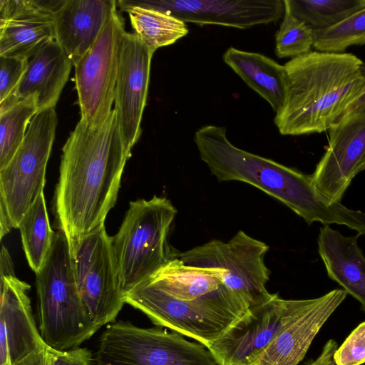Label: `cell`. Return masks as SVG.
Here are the masks:
<instances>
[{
    "mask_svg": "<svg viewBox=\"0 0 365 365\" xmlns=\"http://www.w3.org/2000/svg\"><path fill=\"white\" fill-rule=\"evenodd\" d=\"M130 156L114 108L100 125L77 123L62 148L54 195L56 218L68 243L104 224Z\"/></svg>",
    "mask_w": 365,
    "mask_h": 365,
    "instance_id": "6da1fadb",
    "label": "cell"
},
{
    "mask_svg": "<svg viewBox=\"0 0 365 365\" xmlns=\"http://www.w3.org/2000/svg\"><path fill=\"white\" fill-rule=\"evenodd\" d=\"M201 160L219 181H240L257 187L300 216L308 224L345 225L365 235V212L348 208L322 194L307 175L234 145L226 128L207 125L195 133Z\"/></svg>",
    "mask_w": 365,
    "mask_h": 365,
    "instance_id": "7a4b0ae2",
    "label": "cell"
},
{
    "mask_svg": "<svg viewBox=\"0 0 365 365\" xmlns=\"http://www.w3.org/2000/svg\"><path fill=\"white\" fill-rule=\"evenodd\" d=\"M363 61L349 53L310 51L284 65L285 96L274 122L280 134L329 130L357 99Z\"/></svg>",
    "mask_w": 365,
    "mask_h": 365,
    "instance_id": "3957f363",
    "label": "cell"
},
{
    "mask_svg": "<svg viewBox=\"0 0 365 365\" xmlns=\"http://www.w3.org/2000/svg\"><path fill=\"white\" fill-rule=\"evenodd\" d=\"M38 329L45 343L57 351L78 348L98 329L79 294L68 241L58 230L42 269L36 274Z\"/></svg>",
    "mask_w": 365,
    "mask_h": 365,
    "instance_id": "277c9868",
    "label": "cell"
},
{
    "mask_svg": "<svg viewBox=\"0 0 365 365\" xmlns=\"http://www.w3.org/2000/svg\"><path fill=\"white\" fill-rule=\"evenodd\" d=\"M176 214L165 197L130 202L118 232L112 237L123 295L177 257L168 242Z\"/></svg>",
    "mask_w": 365,
    "mask_h": 365,
    "instance_id": "5b68a950",
    "label": "cell"
},
{
    "mask_svg": "<svg viewBox=\"0 0 365 365\" xmlns=\"http://www.w3.org/2000/svg\"><path fill=\"white\" fill-rule=\"evenodd\" d=\"M58 123L55 108L38 111L8 165L0 170L1 239L19 223L46 185V171Z\"/></svg>",
    "mask_w": 365,
    "mask_h": 365,
    "instance_id": "8992f818",
    "label": "cell"
},
{
    "mask_svg": "<svg viewBox=\"0 0 365 365\" xmlns=\"http://www.w3.org/2000/svg\"><path fill=\"white\" fill-rule=\"evenodd\" d=\"M95 361L97 365H222L203 344L175 331L121 321L101 334Z\"/></svg>",
    "mask_w": 365,
    "mask_h": 365,
    "instance_id": "52a82bcc",
    "label": "cell"
},
{
    "mask_svg": "<svg viewBox=\"0 0 365 365\" xmlns=\"http://www.w3.org/2000/svg\"><path fill=\"white\" fill-rule=\"evenodd\" d=\"M124 300L155 325L192 338L207 348L249 313L199 301L178 299L148 279L127 292Z\"/></svg>",
    "mask_w": 365,
    "mask_h": 365,
    "instance_id": "ba28073f",
    "label": "cell"
},
{
    "mask_svg": "<svg viewBox=\"0 0 365 365\" xmlns=\"http://www.w3.org/2000/svg\"><path fill=\"white\" fill-rule=\"evenodd\" d=\"M268 250L264 242L240 230L227 242L213 240L177 257L187 265L220 269L225 284L251 309L272 296L266 288L271 274L264 263Z\"/></svg>",
    "mask_w": 365,
    "mask_h": 365,
    "instance_id": "9c48e42d",
    "label": "cell"
},
{
    "mask_svg": "<svg viewBox=\"0 0 365 365\" xmlns=\"http://www.w3.org/2000/svg\"><path fill=\"white\" fill-rule=\"evenodd\" d=\"M68 245L82 303L98 330L114 321L125 304L112 237L108 235L103 224Z\"/></svg>",
    "mask_w": 365,
    "mask_h": 365,
    "instance_id": "30bf717a",
    "label": "cell"
},
{
    "mask_svg": "<svg viewBox=\"0 0 365 365\" xmlns=\"http://www.w3.org/2000/svg\"><path fill=\"white\" fill-rule=\"evenodd\" d=\"M124 20L115 11L92 46L73 64L81 119L103 123L113 110Z\"/></svg>",
    "mask_w": 365,
    "mask_h": 365,
    "instance_id": "8fae6325",
    "label": "cell"
},
{
    "mask_svg": "<svg viewBox=\"0 0 365 365\" xmlns=\"http://www.w3.org/2000/svg\"><path fill=\"white\" fill-rule=\"evenodd\" d=\"M312 302L313 299H284L272 294L265 302L250 309L207 349L222 365H247Z\"/></svg>",
    "mask_w": 365,
    "mask_h": 365,
    "instance_id": "7c38bea8",
    "label": "cell"
},
{
    "mask_svg": "<svg viewBox=\"0 0 365 365\" xmlns=\"http://www.w3.org/2000/svg\"><path fill=\"white\" fill-rule=\"evenodd\" d=\"M117 6L123 11L130 6L154 9L185 23L239 29L276 22L285 9L284 0H120Z\"/></svg>",
    "mask_w": 365,
    "mask_h": 365,
    "instance_id": "4fadbf2b",
    "label": "cell"
},
{
    "mask_svg": "<svg viewBox=\"0 0 365 365\" xmlns=\"http://www.w3.org/2000/svg\"><path fill=\"white\" fill-rule=\"evenodd\" d=\"M365 170V106L346 114L329 130V145L312 177L326 197L341 202L354 177Z\"/></svg>",
    "mask_w": 365,
    "mask_h": 365,
    "instance_id": "5bb4252c",
    "label": "cell"
},
{
    "mask_svg": "<svg viewBox=\"0 0 365 365\" xmlns=\"http://www.w3.org/2000/svg\"><path fill=\"white\" fill-rule=\"evenodd\" d=\"M153 55L135 33H124L119 51L114 109L123 140L130 152L142 133Z\"/></svg>",
    "mask_w": 365,
    "mask_h": 365,
    "instance_id": "9a60e30c",
    "label": "cell"
},
{
    "mask_svg": "<svg viewBox=\"0 0 365 365\" xmlns=\"http://www.w3.org/2000/svg\"><path fill=\"white\" fill-rule=\"evenodd\" d=\"M0 277V365H14L48 346L33 316L31 286L14 274Z\"/></svg>",
    "mask_w": 365,
    "mask_h": 365,
    "instance_id": "2e32d148",
    "label": "cell"
},
{
    "mask_svg": "<svg viewBox=\"0 0 365 365\" xmlns=\"http://www.w3.org/2000/svg\"><path fill=\"white\" fill-rule=\"evenodd\" d=\"M347 294L343 289H335L314 298L247 365H298L322 327Z\"/></svg>",
    "mask_w": 365,
    "mask_h": 365,
    "instance_id": "e0dca14e",
    "label": "cell"
},
{
    "mask_svg": "<svg viewBox=\"0 0 365 365\" xmlns=\"http://www.w3.org/2000/svg\"><path fill=\"white\" fill-rule=\"evenodd\" d=\"M147 279L178 299L250 311L248 305L225 284L223 272L217 268L187 265L176 257Z\"/></svg>",
    "mask_w": 365,
    "mask_h": 365,
    "instance_id": "ac0fdd59",
    "label": "cell"
},
{
    "mask_svg": "<svg viewBox=\"0 0 365 365\" xmlns=\"http://www.w3.org/2000/svg\"><path fill=\"white\" fill-rule=\"evenodd\" d=\"M73 65L58 42L50 41L29 59L20 83L0 102V112L32 95L36 96L38 111L55 108Z\"/></svg>",
    "mask_w": 365,
    "mask_h": 365,
    "instance_id": "d6986e66",
    "label": "cell"
},
{
    "mask_svg": "<svg viewBox=\"0 0 365 365\" xmlns=\"http://www.w3.org/2000/svg\"><path fill=\"white\" fill-rule=\"evenodd\" d=\"M117 10L115 0H64L53 14L54 39L74 64Z\"/></svg>",
    "mask_w": 365,
    "mask_h": 365,
    "instance_id": "ffe728a7",
    "label": "cell"
},
{
    "mask_svg": "<svg viewBox=\"0 0 365 365\" xmlns=\"http://www.w3.org/2000/svg\"><path fill=\"white\" fill-rule=\"evenodd\" d=\"M359 236H345L324 225L317 245L329 277L359 302L365 312V256L357 243Z\"/></svg>",
    "mask_w": 365,
    "mask_h": 365,
    "instance_id": "44dd1931",
    "label": "cell"
},
{
    "mask_svg": "<svg viewBox=\"0 0 365 365\" xmlns=\"http://www.w3.org/2000/svg\"><path fill=\"white\" fill-rule=\"evenodd\" d=\"M222 58L275 113L281 108L286 88L284 66L263 54L234 47L227 48Z\"/></svg>",
    "mask_w": 365,
    "mask_h": 365,
    "instance_id": "7402d4cb",
    "label": "cell"
},
{
    "mask_svg": "<svg viewBox=\"0 0 365 365\" xmlns=\"http://www.w3.org/2000/svg\"><path fill=\"white\" fill-rule=\"evenodd\" d=\"M53 40V15L40 1L26 12L0 22V56L29 59Z\"/></svg>",
    "mask_w": 365,
    "mask_h": 365,
    "instance_id": "603a6c76",
    "label": "cell"
},
{
    "mask_svg": "<svg viewBox=\"0 0 365 365\" xmlns=\"http://www.w3.org/2000/svg\"><path fill=\"white\" fill-rule=\"evenodd\" d=\"M123 11L128 14L134 33L153 53L159 48L175 43L188 33L186 23L160 10L130 6Z\"/></svg>",
    "mask_w": 365,
    "mask_h": 365,
    "instance_id": "cb8c5ba5",
    "label": "cell"
},
{
    "mask_svg": "<svg viewBox=\"0 0 365 365\" xmlns=\"http://www.w3.org/2000/svg\"><path fill=\"white\" fill-rule=\"evenodd\" d=\"M18 228L28 264L37 274L48 257L56 233L50 225L43 192L25 213Z\"/></svg>",
    "mask_w": 365,
    "mask_h": 365,
    "instance_id": "d4e9b609",
    "label": "cell"
},
{
    "mask_svg": "<svg viewBox=\"0 0 365 365\" xmlns=\"http://www.w3.org/2000/svg\"><path fill=\"white\" fill-rule=\"evenodd\" d=\"M291 12L312 29L343 21L365 8V0H284Z\"/></svg>",
    "mask_w": 365,
    "mask_h": 365,
    "instance_id": "484cf974",
    "label": "cell"
},
{
    "mask_svg": "<svg viewBox=\"0 0 365 365\" xmlns=\"http://www.w3.org/2000/svg\"><path fill=\"white\" fill-rule=\"evenodd\" d=\"M38 111L36 96L32 95L0 112V170L8 165L21 145Z\"/></svg>",
    "mask_w": 365,
    "mask_h": 365,
    "instance_id": "4316f807",
    "label": "cell"
},
{
    "mask_svg": "<svg viewBox=\"0 0 365 365\" xmlns=\"http://www.w3.org/2000/svg\"><path fill=\"white\" fill-rule=\"evenodd\" d=\"M317 51L344 53L353 46L365 44V8L333 26L313 29Z\"/></svg>",
    "mask_w": 365,
    "mask_h": 365,
    "instance_id": "83f0119b",
    "label": "cell"
},
{
    "mask_svg": "<svg viewBox=\"0 0 365 365\" xmlns=\"http://www.w3.org/2000/svg\"><path fill=\"white\" fill-rule=\"evenodd\" d=\"M282 21L275 35V53L279 58L306 54L314 45L313 29L297 18L285 4Z\"/></svg>",
    "mask_w": 365,
    "mask_h": 365,
    "instance_id": "f1b7e54d",
    "label": "cell"
},
{
    "mask_svg": "<svg viewBox=\"0 0 365 365\" xmlns=\"http://www.w3.org/2000/svg\"><path fill=\"white\" fill-rule=\"evenodd\" d=\"M336 365H361L365 363V322L359 324L334 354Z\"/></svg>",
    "mask_w": 365,
    "mask_h": 365,
    "instance_id": "f546056e",
    "label": "cell"
},
{
    "mask_svg": "<svg viewBox=\"0 0 365 365\" xmlns=\"http://www.w3.org/2000/svg\"><path fill=\"white\" fill-rule=\"evenodd\" d=\"M29 58L0 56V102L8 98L20 83Z\"/></svg>",
    "mask_w": 365,
    "mask_h": 365,
    "instance_id": "4dcf8cb0",
    "label": "cell"
},
{
    "mask_svg": "<svg viewBox=\"0 0 365 365\" xmlns=\"http://www.w3.org/2000/svg\"><path fill=\"white\" fill-rule=\"evenodd\" d=\"M93 355L86 348L57 351L51 348L50 365H92Z\"/></svg>",
    "mask_w": 365,
    "mask_h": 365,
    "instance_id": "1f68e13d",
    "label": "cell"
},
{
    "mask_svg": "<svg viewBox=\"0 0 365 365\" xmlns=\"http://www.w3.org/2000/svg\"><path fill=\"white\" fill-rule=\"evenodd\" d=\"M51 347L37 351L24 358L14 365H50Z\"/></svg>",
    "mask_w": 365,
    "mask_h": 365,
    "instance_id": "d6a6232c",
    "label": "cell"
},
{
    "mask_svg": "<svg viewBox=\"0 0 365 365\" xmlns=\"http://www.w3.org/2000/svg\"><path fill=\"white\" fill-rule=\"evenodd\" d=\"M0 275L14 274L11 257L4 245H1L0 255Z\"/></svg>",
    "mask_w": 365,
    "mask_h": 365,
    "instance_id": "836d02e7",
    "label": "cell"
},
{
    "mask_svg": "<svg viewBox=\"0 0 365 365\" xmlns=\"http://www.w3.org/2000/svg\"><path fill=\"white\" fill-rule=\"evenodd\" d=\"M361 69L364 76V84L357 99L351 106L347 113L365 106V63H362Z\"/></svg>",
    "mask_w": 365,
    "mask_h": 365,
    "instance_id": "e575fe53",
    "label": "cell"
}]
</instances>
